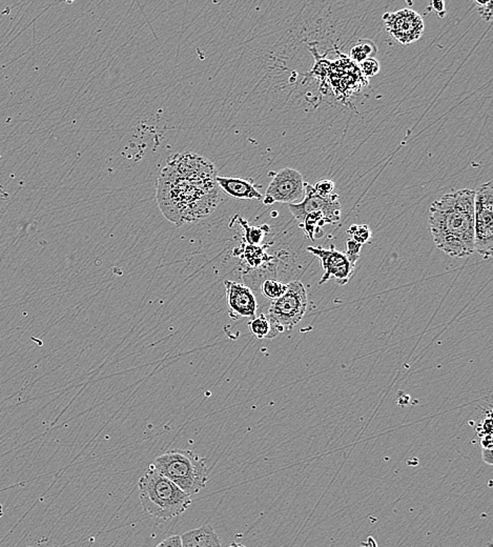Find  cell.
Wrapping results in <instances>:
<instances>
[{
	"label": "cell",
	"mask_w": 493,
	"mask_h": 547,
	"mask_svg": "<svg viewBox=\"0 0 493 547\" xmlns=\"http://www.w3.org/2000/svg\"><path fill=\"white\" fill-rule=\"evenodd\" d=\"M308 304V294L303 283L300 281L287 283L286 294L271 301L266 315L277 336L291 331L303 319Z\"/></svg>",
	"instance_id": "5"
},
{
	"label": "cell",
	"mask_w": 493,
	"mask_h": 547,
	"mask_svg": "<svg viewBox=\"0 0 493 547\" xmlns=\"http://www.w3.org/2000/svg\"><path fill=\"white\" fill-rule=\"evenodd\" d=\"M229 547H246L245 546H243V544L241 543H237V542H233V543L231 544Z\"/></svg>",
	"instance_id": "26"
},
{
	"label": "cell",
	"mask_w": 493,
	"mask_h": 547,
	"mask_svg": "<svg viewBox=\"0 0 493 547\" xmlns=\"http://www.w3.org/2000/svg\"><path fill=\"white\" fill-rule=\"evenodd\" d=\"M475 196V253L490 260L493 252V184H482Z\"/></svg>",
	"instance_id": "6"
},
{
	"label": "cell",
	"mask_w": 493,
	"mask_h": 547,
	"mask_svg": "<svg viewBox=\"0 0 493 547\" xmlns=\"http://www.w3.org/2000/svg\"><path fill=\"white\" fill-rule=\"evenodd\" d=\"M240 223L245 230V239H246L247 245H260L265 235L269 232V228L267 225L249 226V223L243 221L242 218H240Z\"/></svg>",
	"instance_id": "17"
},
{
	"label": "cell",
	"mask_w": 493,
	"mask_h": 547,
	"mask_svg": "<svg viewBox=\"0 0 493 547\" xmlns=\"http://www.w3.org/2000/svg\"><path fill=\"white\" fill-rule=\"evenodd\" d=\"M217 184L219 188L227 193L229 196L236 199L262 200V194L256 188L255 184L249 180L242 179L239 177H224L217 176Z\"/></svg>",
	"instance_id": "12"
},
{
	"label": "cell",
	"mask_w": 493,
	"mask_h": 547,
	"mask_svg": "<svg viewBox=\"0 0 493 547\" xmlns=\"http://www.w3.org/2000/svg\"><path fill=\"white\" fill-rule=\"evenodd\" d=\"M431 4H433V9H435V11H437L440 17H442L443 18V17L446 15V9H445L444 1H433Z\"/></svg>",
	"instance_id": "24"
},
{
	"label": "cell",
	"mask_w": 493,
	"mask_h": 547,
	"mask_svg": "<svg viewBox=\"0 0 493 547\" xmlns=\"http://www.w3.org/2000/svg\"><path fill=\"white\" fill-rule=\"evenodd\" d=\"M224 285L229 317L234 320L239 318L253 319L257 313L258 303L251 287L233 280L225 281Z\"/></svg>",
	"instance_id": "11"
},
{
	"label": "cell",
	"mask_w": 493,
	"mask_h": 547,
	"mask_svg": "<svg viewBox=\"0 0 493 547\" xmlns=\"http://www.w3.org/2000/svg\"><path fill=\"white\" fill-rule=\"evenodd\" d=\"M483 459L487 464H492V450L489 448H484L483 450Z\"/></svg>",
	"instance_id": "25"
},
{
	"label": "cell",
	"mask_w": 493,
	"mask_h": 547,
	"mask_svg": "<svg viewBox=\"0 0 493 547\" xmlns=\"http://www.w3.org/2000/svg\"><path fill=\"white\" fill-rule=\"evenodd\" d=\"M308 250L320 259L324 270L319 285H324L330 279H334L339 285H345L350 282L356 267L352 265L345 253L337 250L334 245H330V249L308 247Z\"/></svg>",
	"instance_id": "10"
},
{
	"label": "cell",
	"mask_w": 493,
	"mask_h": 547,
	"mask_svg": "<svg viewBox=\"0 0 493 547\" xmlns=\"http://www.w3.org/2000/svg\"><path fill=\"white\" fill-rule=\"evenodd\" d=\"M249 327L253 335L258 339H271V338L277 337V334L273 331V325L265 314L255 316L249 322Z\"/></svg>",
	"instance_id": "13"
},
{
	"label": "cell",
	"mask_w": 493,
	"mask_h": 547,
	"mask_svg": "<svg viewBox=\"0 0 493 547\" xmlns=\"http://www.w3.org/2000/svg\"><path fill=\"white\" fill-rule=\"evenodd\" d=\"M378 49L376 45L372 41H360L350 52V58L354 63L360 65L362 61L367 58H372L374 54H376Z\"/></svg>",
	"instance_id": "15"
},
{
	"label": "cell",
	"mask_w": 493,
	"mask_h": 547,
	"mask_svg": "<svg viewBox=\"0 0 493 547\" xmlns=\"http://www.w3.org/2000/svg\"><path fill=\"white\" fill-rule=\"evenodd\" d=\"M313 190L321 195V196H330V195L334 194L335 188H336V184L332 180L323 179L320 181L315 182L313 186Z\"/></svg>",
	"instance_id": "21"
},
{
	"label": "cell",
	"mask_w": 493,
	"mask_h": 547,
	"mask_svg": "<svg viewBox=\"0 0 493 547\" xmlns=\"http://www.w3.org/2000/svg\"><path fill=\"white\" fill-rule=\"evenodd\" d=\"M362 245L357 243V241H354V239L350 238L347 239V241H346L345 255L347 256V258L350 259L352 265H354V267H356L357 261H358L359 258H360V252L361 249H362Z\"/></svg>",
	"instance_id": "20"
},
{
	"label": "cell",
	"mask_w": 493,
	"mask_h": 547,
	"mask_svg": "<svg viewBox=\"0 0 493 547\" xmlns=\"http://www.w3.org/2000/svg\"><path fill=\"white\" fill-rule=\"evenodd\" d=\"M289 211L296 221H300L306 214L320 212L325 214L332 223L341 221V204L336 192L330 196H321L313 190L312 184H305V196L299 203L288 204Z\"/></svg>",
	"instance_id": "9"
},
{
	"label": "cell",
	"mask_w": 493,
	"mask_h": 547,
	"mask_svg": "<svg viewBox=\"0 0 493 547\" xmlns=\"http://www.w3.org/2000/svg\"><path fill=\"white\" fill-rule=\"evenodd\" d=\"M151 465L190 497L207 487V463L190 450H168L157 457Z\"/></svg>",
	"instance_id": "4"
},
{
	"label": "cell",
	"mask_w": 493,
	"mask_h": 547,
	"mask_svg": "<svg viewBox=\"0 0 493 547\" xmlns=\"http://www.w3.org/2000/svg\"><path fill=\"white\" fill-rule=\"evenodd\" d=\"M156 547H182L180 537L179 536H173V537L164 540L163 542H161Z\"/></svg>",
	"instance_id": "23"
},
{
	"label": "cell",
	"mask_w": 493,
	"mask_h": 547,
	"mask_svg": "<svg viewBox=\"0 0 493 547\" xmlns=\"http://www.w3.org/2000/svg\"><path fill=\"white\" fill-rule=\"evenodd\" d=\"M142 509L148 515L168 520L183 514L192 498L151 465L138 481Z\"/></svg>",
	"instance_id": "3"
},
{
	"label": "cell",
	"mask_w": 493,
	"mask_h": 547,
	"mask_svg": "<svg viewBox=\"0 0 493 547\" xmlns=\"http://www.w3.org/2000/svg\"><path fill=\"white\" fill-rule=\"evenodd\" d=\"M287 285L276 279H266L261 285V292L264 297L271 299V301L277 300L286 294Z\"/></svg>",
	"instance_id": "16"
},
{
	"label": "cell",
	"mask_w": 493,
	"mask_h": 547,
	"mask_svg": "<svg viewBox=\"0 0 493 547\" xmlns=\"http://www.w3.org/2000/svg\"><path fill=\"white\" fill-rule=\"evenodd\" d=\"M383 21L389 34L401 45L408 46L418 41L424 32L422 16L411 9L385 13Z\"/></svg>",
	"instance_id": "8"
},
{
	"label": "cell",
	"mask_w": 493,
	"mask_h": 547,
	"mask_svg": "<svg viewBox=\"0 0 493 547\" xmlns=\"http://www.w3.org/2000/svg\"><path fill=\"white\" fill-rule=\"evenodd\" d=\"M475 4L480 6V13L486 21H490L492 18V0H475Z\"/></svg>",
	"instance_id": "22"
},
{
	"label": "cell",
	"mask_w": 493,
	"mask_h": 547,
	"mask_svg": "<svg viewBox=\"0 0 493 547\" xmlns=\"http://www.w3.org/2000/svg\"><path fill=\"white\" fill-rule=\"evenodd\" d=\"M214 164L196 154H177L158 179L157 200L164 216L176 225L196 223L219 204Z\"/></svg>",
	"instance_id": "1"
},
{
	"label": "cell",
	"mask_w": 493,
	"mask_h": 547,
	"mask_svg": "<svg viewBox=\"0 0 493 547\" xmlns=\"http://www.w3.org/2000/svg\"><path fill=\"white\" fill-rule=\"evenodd\" d=\"M347 234L352 236V239L362 245L369 243L372 238V230L367 224H352L348 228Z\"/></svg>",
	"instance_id": "18"
},
{
	"label": "cell",
	"mask_w": 493,
	"mask_h": 547,
	"mask_svg": "<svg viewBox=\"0 0 493 547\" xmlns=\"http://www.w3.org/2000/svg\"><path fill=\"white\" fill-rule=\"evenodd\" d=\"M305 196L303 175L295 169L286 168L273 175L263 202L264 204L299 203Z\"/></svg>",
	"instance_id": "7"
},
{
	"label": "cell",
	"mask_w": 493,
	"mask_h": 547,
	"mask_svg": "<svg viewBox=\"0 0 493 547\" xmlns=\"http://www.w3.org/2000/svg\"><path fill=\"white\" fill-rule=\"evenodd\" d=\"M265 249H266V247L247 245L245 247L244 252H243V259L246 261L249 267L257 269V267H260L264 263L269 262V261L275 259V257L269 256L265 253Z\"/></svg>",
	"instance_id": "14"
},
{
	"label": "cell",
	"mask_w": 493,
	"mask_h": 547,
	"mask_svg": "<svg viewBox=\"0 0 493 547\" xmlns=\"http://www.w3.org/2000/svg\"><path fill=\"white\" fill-rule=\"evenodd\" d=\"M380 63L374 57L365 59L360 63V72L365 77H374L380 72Z\"/></svg>",
	"instance_id": "19"
},
{
	"label": "cell",
	"mask_w": 493,
	"mask_h": 547,
	"mask_svg": "<svg viewBox=\"0 0 493 547\" xmlns=\"http://www.w3.org/2000/svg\"><path fill=\"white\" fill-rule=\"evenodd\" d=\"M475 191H455L435 200L429 208L433 243L453 258L475 253Z\"/></svg>",
	"instance_id": "2"
}]
</instances>
